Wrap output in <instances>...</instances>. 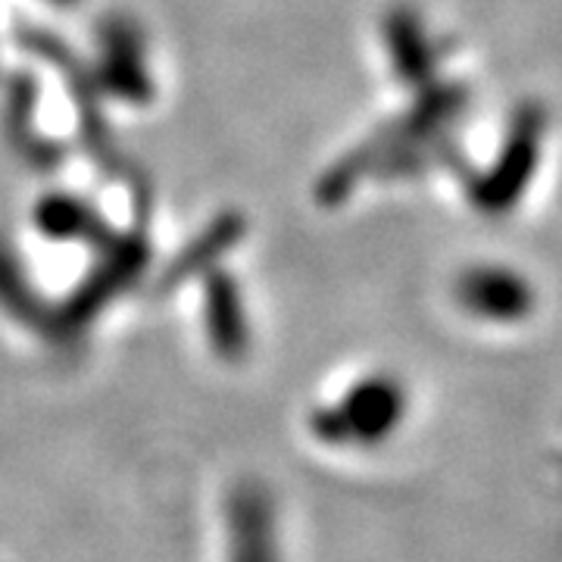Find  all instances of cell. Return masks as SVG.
Returning <instances> with one entry per match:
<instances>
[{
	"instance_id": "6da1fadb",
	"label": "cell",
	"mask_w": 562,
	"mask_h": 562,
	"mask_svg": "<svg viewBox=\"0 0 562 562\" xmlns=\"http://www.w3.org/2000/svg\"><path fill=\"white\" fill-rule=\"evenodd\" d=\"M541 135H543V110L535 103H525L522 110L513 120V135L503 147L497 169L484 181L475 184V201L484 210L501 213L509 203L522 198L525 184L535 172V162L541 154Z\"/></svg>"
},
{
	"instance_id": "7a4b0ae2",
	"label": "cell",
	"mask_w": 562,
	"mask_h": 562,
	"mask_svg": "<svg viewBox=\"0 0 562 562\" xmlns=\"http://www.w3.org/2000/svg\"><path fill=\"white\" fill-rule=\"evenodd\" d=\"M462 301L487 319H522L531 310V288L522 276L506 269H472L462 279Z\"/></svg>"
}]
</instances>
